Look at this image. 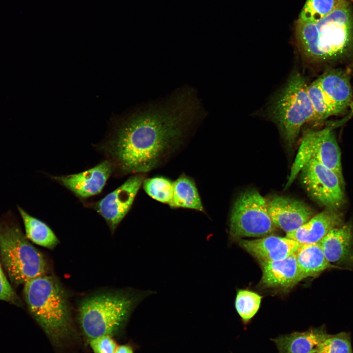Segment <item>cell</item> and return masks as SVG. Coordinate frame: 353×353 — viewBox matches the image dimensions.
Segmentation results:
<instances>
[{
	"label": "cell",
	"mask_w": 353,
	"mask_h": 353,
	"mask_svg": "<svg viewBox=\"0 0 353 353\" xmlns=\"http://www.w3.org/2000/svg\"><path fill=\"white\" fill-rule=\"evenodd\" d=\"M349 106H350V110H351L349 114L345 118H344V119H343V120L340 122V123H342V122H345L347 121L351 117H352V116H353V101H351V102L350 103Z\"/></svg>",
	"instance_id": "f546056e"
},
{
	"label": "cell",
	"mask_w": 353,
	"mask_h": 353,
	"mask_svg": "<svg viewBox=\"0 0 353 353\" xmlns=\"http://www.w3.org/2000/svg\"><path fill=\"white\" fill-rule=\"evenodd\" d=\"M192 89L148 106L122 122L101 149L121 174L147 173L160 166L182 143L200 104Z\"/></svg>",
	"instance_id": "6da1fadb"
},
{
	"label": "cell",
	"mask_w": 353,
	"mask_h": 353,
	"mask_svg": "<svg viewBox=\"0 0 353 353\" xmlns=\"http://www.w3.org/2000/svg\"><path fill=\"white\" fill-rule=\"evenodd\" d=\"M295 255L303 279L317 276L328 269H339L328 261L319 243L301 244Z\"/></svg>",
	"instance_id": "d6986e66"
},
{
	"label": "cell",
	"mask_w": 353,
	"mask_h": 353,
	"mask_svg": "<svg viewBox=\"0 0 353 353\" xmlns=\"http://www.w3.org/2000/svg\"><path fill=\"white\" fill-rule=\"evenodd\" d=\"M150 291H108L86 297L80 302L78 318L85 335L92 339L112 335L125 326L137 304Z\"/></svg>",
	"instance_id": "277c9868"
},
{
	"label": "cell",
	"mask_w": 353,
	"mask_h": 353,
	"mask_svg": "<svg viewBox=\"0 0 353 353\" xmlns=\"http://www.w3.org/2000/svg\"><path fill=\"white\" fill-rule=\"evenodd\" d=\"M334 115L343 111L351 102L352 89L348 76L342 71H328L317 79Z\"/></svg>",
	"instance_id": "e0dca14e"
},
{
	"label": "cell",
	"mask_w": 353,
	"mask_h": 353,
	"mask_svg": "<svg viewBox=\"0 0 353 353\" xmlns=\"http://www.w3.org/2000/svg\"><path fill=\"white\" fill-rule=\"evenodd\" d=\"M307 93L315 113V122H321L331 115L333 109L316 79L307 85Z\"/></svg>",
	"instance_id": "d4e9b609"
},
{
	"label": "cell",
	"mask_w": 353,
	"mask_h": 353,
	"mask_svg": "<svg viewBox=\"0 0 353 353\" xmlns=\"http://www.w3.org/2000/svg\"><path fill=\"white\" fill-rule=\"evenodd\" d=\"M309 353H319V351H318V349H317V348L315 349L314 350H313V351H312L311 352H310Z\"/></svg>",
	"instance_id": "4dcf8cb0"
},
{
	"label": "cell",
	"mask_w": 353,
	"mask_h": 353,
	"mask_svg": "<svg viewBox=\"0 0 353 353\" xmlns=\"http://www.w3.org/2000/svg\"><path fill=\"white\" fill-rule=\"evenodd\" d=\"M307 85L302 75L294 71L272 106V118L290 146L295 142L304 124L315 122Z\"/></svg>",
	"instance_id": "8992f818"
},
{
	"label": "cell",
	"mask_w": 353,
	"mask_h": 353,
	"mask_svg": "<svg viewBox=\"0 0 353 353\" xmlns=\"http://www.w3.org/2000/svg\"><path fill=\"white\" fill-rule=\"evenodd\" d=\"M143 188L152 199L171 205L173 198V182L162 176L144 179Z\"/></svg>",
	"instance_id": "603a6c76"
},
{
	"label": "cell",
	"mask_w": 353,
	"mask_h": 353,
	"mask_svg": "<svg viewBox=\"0 0 353 353\" xmlns=\"http://www.w3.org/2000/svg\"><path fill=\"white\" fill-rule=\"evenodd\" d=\"M262 297L258 294L247 290H240L236 297V310L245 323H248L258 311Z\"/></svg>",
	"instance_id": "cb8c5ba5"
},
{
	"label": "cell",
	"mask_w": 353,
	"mask_h": 353,
	"mask_svg": "<svg viewBox=\"0 0 353 353\" xmlns=\"http://www.w3.org/2000/svg\"><path fill=\"white\" fill-rule=\"evenodd\" d=\"M260 263L261 283L266 288L288 289L303 280L295 252L282 260Z\"/></svg>",
	"instance_id": "9a60e30c"
},
{
	"label": "cell",
	"mask_w": 353,
	"mask_h": 353,
	"mask_svg": "<svg viewBox=\"0 0 353 353\" xmlns=\"http://www.w3.org/2000/svg\"><path fill=\"white\" fill-rule=\"evenodd\" d=\"M353 24L348 2L316 23L298 21L296 27L298 48L312 61L342 59L353 51Z\"/></svg>",
	"instance_id": "7a4b0ae2"
},
{
	"label": "cell",
	"mask_w": 353,
	"mask_h": 353,
	"mask_svg": "<svg viewBox=\"0 0 353 353\" xmlns=\"http://www.w3.org/2000/svg\"><path fill=\"white\" fill-rule=\"evenodd\" d=\"M24 295L28 310L54 343H59L73 329L67 292L54 276H41L24 284Z\"/></svg>",
	"instance_id": "3957f363"
},
{
	"label": "cell",
	"mask_w": 353,
	"mask_h": 353,
	"mask_svg": "<svg viewBox=\"0 0 353 353\" xmlns=\"http://www.w3.org/2000/svg\"><path fill=\"white\" fill-rule=\"evenodd\" d=\"M18 210L23 220L25 236L33 243L52 250L59 240L51 229L44 222L27 213L20 206Z\"/></svg>",
	"instance_id": "ffe728a7"
},
{
	"label": "cell",
	"mask_w": 353,
	"mask_h": 353,
	"mask_svg": "<svg viewBox=\"0 0 353 353\" xmlns=\"http://www.w3.org/2000/svg\"><path fill=\"white\" fill-rule=\"evenodd\" d=\"M204 211V208L195 182L182 175L173 182V198L170 206Z\"/></svg>",
	"instance_id": "44dd1931"
},
{
	"label": "cell",
	"mask_w": 353,
	"mask_h": 353,
	"mask_svg": "<svg viewBox=\"0 0 353 353\" xmlns=\"http://www.w3.org/2000/svg\"><path fill=\"white\" fill-rule=\"evenodd\" d=\"M300 172L302 183L313 199L327 209L337 211L343 205V185L333 171L311 159Z\"/></svg>",
	"instance_id": "9c48e42d"
},
{
	"label": "cell",
	"mask_w": 353,
	"mask_h": 353,
	"mask_svg": "<svg viewBox=\"0 0 353 353\" xmlns=\"http://www.w3.org/2000/svg\"><path fill=\"white\" fill-rule=\"evenodd\" d=\"M348 2L347 0H306L298 21L316 23Z\"/></svg>",
	"instance_id": "7402d4cb"
},
{
	"label": "cell",
	"mask_w": 353,
	"mask_h": 353,
	"mask_svg": "<svg viewBox=\"0 0 353 353\" xmlns=\"http://www.w3.org/2000/svg\"><path fill=\"white\" fill-rule=\"evenodd\" d=\"M267 205L274 224L286 233L295 230L312 216V211L306 204L288 197H275Z\"/></svg>",
	"instance_id": "4fadbf2b"
},
{
	"label": "cell",
	"mask_w": 353,
	"mask_h": 353,
	"mask_svg": "<svg viewBox=\"0 0 353 353\" xmlns=\"http://www.w3.org/2000/svg\"><path fill=\"white\" fill-rule=\"evenodd\" d=\"M114 353H133V350L129 345H121L117 346Z\"/></svg>",
	"instance_id": "f1b7e54d"
},
{
	"label": "cell",
	"mask_w": 353,
	"mask_h": 353,
	"mask_svg": "<svg viewBox=\"0 0 353 353\" xmlns=\"http://www.w3.org/2000/svg\"><path fill=\"white\" fill-rule=\"evenodd\" d=\"M94 353H114L117 345L110 335H103L89 339Z\"/></svg>",
	"instance_id": "4316f807"
},
{
	"label": "cell",
	"mask_w": 353,
	"mask_h": 353,
	"mask_svg": "<svg viewBox=\"0 0 353 353\" xmlns=\"http://www.w3.org/2000/svg\"><path fill=\"white\" fill-rule=\"evenodd\" d=\"M114 171L109 160L77 174L55 176L53 178L81 198H88L100 193Z\"/></svg>",
	"instance_id": "8fae6325"
},
{
	"label": "cell",
	"mask_w": 353,
	"mask_h": 353,
	"mask_svg": "<svg viewBox=\"0 0 353 353\" xmlns=\"http://www.w3.org/2000/svg\"><path fill=\"white\" fill-rule=\"evenodd\" d=\"M341 215L336 210L327 209L312 217L286 237L300 244L318 243L333 228L341 225Z\"/></svg>",
	"instance_id": "2e32d148"
},
{
	"label": "cell",
	"mask_w": 353,
	"mask_h": 353,
	"mask_svg": "<svg viewBox=\"0 0 353 353\" xmlns=\"http://www.w3.org/2000/svg\"><path fill=\"white\" fill-rule=\"evenodd\" d=\"M329 334L324 326L304 331H294L271 340L279 353H309L317 348Z\"/></svg>",
	"instance_id": "ac0fdd59"
},
{
	"label": "cell",
	"mask_w": 353,
	"mask_h": 353,
	"mask_svg": "<svg viewBox=\"0 0 353 353\" xmlns=\"http://www.w3.org/2000/svg\"><path fill=\"white\" fill-rule=\"evenodd\" d=\"M269 215L267 202L257 191L242 193L236 200L231 210L229 233L236 239L243 237H263L276 230Z\"/></svg>",
	"instance_id": "52a82bcc"
},
{
	"label": "cell",
	"mask_w": 353,
	"mask_h": 353,
	"mask_svg": "<svg viewBox=\"0 0 353 353\" xmlns=\"http://www.w3.org/2000/svg\"><path fill=\"white\" fill-rule=\"evenodd\" d=\"M318 243L329 263L340 269L353 268V233L350 224L333 228Z\"/></svg>",
	"instance_id": "7c38bea8"
},
{
	"label": "cell",
	"mask_w": 353,
	"mask_h": 353,
	"mask_svg": "<svg viewBox=\"0 0 353 353\" xmlns=\"http://www.w3.org/2000/svg\"><path fill=\"white\" fill-rule=\"evenodd\" d=\"M0 254L9 278L15 285L24 284L48 272L44 256L8 216L0 220Z\"/></svg>",
	"instance_id": "5b68a950"
},
{
	"label": "cell",
	"mask_w": 353,
	"mask_h": 353,
	"mask_svg": "<svg viewBox=\"0 0 353 353\" xmlns=\"http://www.w3.org/2000/svg\"><path fill=\"white\" fill-rule=\"evenodd\" d=\"M317 349L319 353H353L351 336L346 332L329 334Z\"/></svg>",
	"instance_id": "484cf974"
},
{
	"label": "cell",
	"mask_w": 353,
	"mask_h": 353,
	"mask_svg": "<svg viewBox=\"0 0 353 353\" xmlns=\"http://www.w3.org/2000/svg\"><path fill=\"white\" fill-rule=\"evenodd\" d=\"M240 246L259 262L283 259L294 253L302 244L287 237L275 235L254 240H239Z\"/></svg>",
	"instance_id": "5bb4252c"
},
{
	"label": "cell",
	"mask_w": 353,
	"mask_h": 353,
	"mask_svg": "<svg viewBox=\"0 0 353 353\" xmlns=\"http://www.w3.org/2000/svg\"><path fill=\"white\" fill-rule=\"evenodd\" d=\"M311 159L333 171L344 185L340 149L331 126L319 130H310L304 134L291 167L286 183L287 186L291 185L302 168Z\"/></svg>",
	"instance_id": "ba28073f"
},
{
	"label": "cell",
	"mask_w": 353,
	"mask_h": 353,
	"mask_svg": "<svg viewBox=\"0 0 353 353\" xmlns=\"http://www.w3.org/2000/svg\"><path fill=\"white\" fill-rule=\"evenodd\" d=\"M0 300L20 306L22 302L10 285L0 265Z\"/></svg>",
	"instance_id": "83f0119b"
},
{
	"label": "cell",
	"mask_w": 353,
	"mask_h": 353,
	"mask_svg": "<svg viewBox=\"0 0 353 353\" xmlns=\"http://www.w3.org/2000/svg\"><path fill=\"white\" fill-rule=\"evenodd\" d=\"M143 180L142 174L131 176L95 203L96 210L105 220L112 232L130 210Z\"/></svg>",
	"instance_id": "30bf717a"
}]
</instances>
